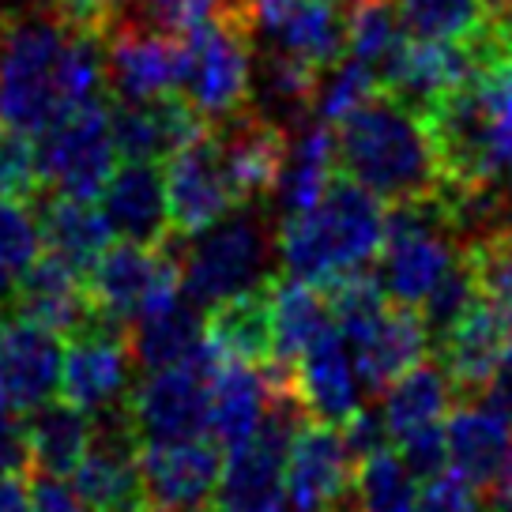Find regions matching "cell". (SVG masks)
I'll return each mask as SVG.
<instances>
[{
    "mask_svg": "<svg viewBox=\"0 0 512 512\" xmlns=\"http://www.w3.org/2000/svg\"><path fill=\"white\" fill-rule=\"evenodd\" d=\"M106 95L102 38L53 12H0V125L38 136Z\"/></svg>",
    "mask_w": 512,
    "mask_h": 512,
    "instance_id": "6da1fadb",
    "label": "cell"
},
{
    "mask_svg": "<svg viewBox=\"0 0 512 512\" xmlns=\"http://www.w3.org/2000/svg\"><path fill=\"white\" fill-rule=\"evenodd\" d=\"M336 162L384 204H403L441 189V162L422 113L388 91L369 95L336 125Z\"/></svg>",
    "mask_w": 512,
    "mask_h": 512,
    "instance_id": "7a4b0ae2",
    "label": "cell"
},
{
    "mask_svg": "<svg viewBox=\"0 0 512 512\" xmlns=\"http://www.w3.org/2000/svg\"><path fill=\"white\" fill-rule=\"evenodd\" d=\"M381 238V200L336 170L313 208L279 219V264L294 279L328 287L343 275L377 264Z\"/></svg>",
    "mask_w": 512,
    "mask_h": 512,
    "instance_id": "3957f363",
    "label": "cell"
},
{
    "mask_svg": "<svg viewBox=\"0 0 512 512\" xmlns=\"http://www.w3.org/2000/svg\"><path fill=\"white\" fill-rule=\"evenodd\" d=\"M279 226L268 204H241L208 230L181 241V294L200 309L253 290L275 275Z\"/></svg>",
    "mask_w": 512,
    "mask_h": 512,
    "instance_id": "277c9868",
    "label": "cell"
},
{
    "mask_svg": "<svg viewBox=\"0 0 512 512\" xmlns=\"http://www.w3.org/2000/svg\"><path fill=\"white\" fill-rule=\"evenodd\" d=\"M426 128L441 162L445 189L501 185L512 159V121L501 117L482 80H464L426 110Z\"/></svg>",
    "mask_w": 512,
    "mask_h": 512,
    "instance_id": "5b68a950",
    "label": "cell"
},
{
    "mask_svg": "<svg viewBox=\"0 0 512 512\" xmlns=\"http://www.w3.org/2000/svg\"><path fill=\"white\" fill-rule=\"evenodd\" d=\"M456 260H460V230L437 192L388 204L381 253H377V283L388 302L418 309L452 272Z\"/></svg>",
    "mask_w": 512,
    "mask_h": 512,
    "instance_id": "8992f818",
    "label": "cell"
},
{
    "mask_svg": "<svg viewBox=\"0 0 512 512\" xmlns=\"http://www.w3.org/2000/svg\"><path fill=\"white\" fill-rule=\"evenodd\" d=\"M253 61L256 34L253 19L241 12H223L185 34L181 83L177 91L200 110L204 121H219L226 113L253 102Z\"/></svg>",
    "mask_w": 512,
    "mask_h": 512,
    "instance_id": "52a82bcc",
    "label": "cell"
},
{
    "mask_svg": "<svg viewBox=\"0 0 512 512\" xmlns=\"http://www.w3.org/2000/svg\"><path fill=\"white\" fill-rule=\"evenodd\" d=\"M223 366V354L211 343L181 366L147 369L144 381H132L125 396L128 418L136 426L140 445L147 441H181L208 433L211 377Z\"/></svg>",
    "mask_w": 512,
    "mask_h": 512,
    "instance_id": "ba28073f",
    "label": "cell"
},
{
    "mask_svg": "<svg viewBox=\"0 0 512 512\" xmlns=\"http://www.w3.org/2000/svg\"><path fill=\"white\" fill-rule=\"evenodd\" d=\"M42 185L80 200L102 196L110 174L117 170V147L110 132V102L106 95L68 110L46 132L34 136Z\"/></svg>",
    "mask_w": 512,
    "mask_h": 512,
    "instance_id": "9c48e42d",
    "label": "cell"
},
{
    "mask_svg": "<svg viewBox=\"0 0 512 512\" xmlns=\"http://www.w3.org/2000/svg\"><path fill=\"white\" fill-rule=\"evenodd\" d=\"M181 241L185 238L170 234L162 245L121 241L106 249L87 275L91 305L132 324L147 309L177 298L181 294Z\"/></svg>",
    "mask_w": 512,
    "mask_h": 512,
    "instance_id": "30bf717a",
    "label": "cell"
},
{
    "mask_svg": "<svg viewBox=\"0 0 512 512\" xmlns=\"http://www.w3.org/2000/svg\"><path fill=\"white\" fill-rule=\"evenodd\" d=\"M72 490L87 512H151L140 471V437L125 400L95 411V441L72 471Z\"/></svg>",
    "mask_w": 512,
    "mask_h": 512,
    "instance_id": "8fae6325",
    "label": "cell"
},
{
    "mask_svg": "<svg viewBox=\"0 0 512 512\" xmlns=\"http://www.w3.org/2000/svg\"><path fill=\"white\" fill-rule=\"evenodd\" d=\"M136 354L128 343V324L91 305L80 328L68 336L61 369V396L83 411H106L132 388Z\"/></svg>",
    "mask_w": 512,
    "mask_h": 512,
    "instance_id": "7c38bea8",
    "label": "cell"
},
{
    "mask_svg": "<svg viewBox=\"0 0 512 512\" xmlns=\"http://www.w3.org/2000/svg\"><path fill=\"white\" fill-rule=\"evenodd\" d=\"M208 128L219 144L226 177L238 192V204H272V192L287 162L290 128L279 125L256 102L211 121Z\"/></svg>",
    "mask_w": 512,
    "mask_h": 512,
    "instance_id": "4fadbf2b",
    "label": "cell"
},
{
    "mask_svg": "<svg viewBox=\"0 0 512 512\" xmlns=\"http://www.w3.org/2000/svg\"><path fill=\"white\" fill-rule=\"evenodd\" d=\"M110 102V132L117 159L125 162H166L200 132L208 121L181 91H162L151 98H106Z\"/></svg>",
    "mask_w": 512,
    "mask_h": 512,
    "instance_id": "5bb4252c",
    "label": "cell"
},
{
    "mask_svg": "<svg viewBox=\"0 0 512 512\" xmlns=\"http://www.w3.org/2000/svg\"><path fill=\"white\" fill-rule=\"evenodd\" d=\"M166 204L177 238H192L241 208L211 128L166 159Z\"/></svg>",
    "mask_w": 512,
    "mask_h": 512,
    "instance_id": "9a60e30c",
    "label": "cell"
},
{
    "mask_svg": "<svg viewBox=\"0 0 512 512\" xmlns=\"http://www.w3.org/2000/svg\"><path fill=\"white\" fill-rule=\"evenodd\" d=\"M181 57H185V38L113 19L102 34L106 98H151L174 91L181 83Z\"/></svg>",
    "mask_w": 512,
    "mask_h": 512,
    "instance_id": "2e32d148",
    "label": "cell"
},
{
    "mask_svg": "<svg viewBox=\"0 0 512 512\" xmlns=\"http://www.w3.org/2000/svg\"><path fill=\"white\" fill-rule=\"evenodd\" d=\"M253 34L317 68H336L347 53V8L332 0H249Z\"/></svg>",
    "mask_w": 512,
    "mask_h": 512,
    "instance_id": "e0dca14e",
    "label": "cell"
},
{
    "mask_svg": "<svg viewBox=\"0 0 512 512\" xmlns=\"http://www.w3.org/2000/svg\"><path fill=\"white\" fill-rule=\"evenodd\" d=\"M140 471L155 509L204 505L223 479V445L204 433L181 441H147L140 445Z\"/></svg>",
    "mask_w": 512,
    "mask_h": 512,
    "instance_id": "ac0fdd59",
    "label": "cell"
},
{
    "mask_svg": "<svg viewBox=\"0 0 512 512\" xmlns=\"http://www.w3.org/2000/svg\"><path fill=\"white\" fill-rule=\"evenodd\" d=\"M64 343L31 320H0V403L34 411L61 392Z\"/></svg>",
    "mask_w": 512,
    "mask_h": 512,
    "instance_id": "d6986e66",
    "label": "cell"
},
{
    "mask_svg": "<svg viewBox=\"0 0 512 512\" xmlns=\"http://www.w3.org/2000/svg\"><path fill=\"white\" fill-rule=\"evenodd\" d=\"M512 320L490 298H479L448 336H441L430 351L456 388V400H482V392L494 381L501 358L509 351Z\"/></svg>",
    "mask_w": 512,
    "mask_h": 512,
    "instance_id": "ffe728a7",
    "label": "cell"
},
{
    "mask_svg": "<svg viewBox=\"0 0 512 512\" xmlns=\"http://www.w3.org/2000/svg\"><path fill=\"white\" fill-rule=\"evenodd\" d=\"M354 482V456L343 430L305 418L287 452V501L302 509H332Z\"/></svg>",
    "mask_w": 512,
    "mask_h": 512,
    "instance_id": "44dd1931",
    "label": "cell"
},
{
    "mask_svg": "<svg viewBox=\"0 0 512 512\" xmlns=\"http://www.w3.org/2000/svg\"><path fill=\"white\" fill-rule=\"evenodd\" d=\"M91 313L87 275L68 268L61 256L38 253L16 275V290L8 302V317L42 324L57 336H72Z\"/></svg>",
    "mask_w": 512,
    "mask_h": 512,
    "instance_id": "7402d4cb",
    "label": "cell"
},
{
    "mask_svg": "<svg viewBox=\"0 0 512 512\" xmlns=\"http://www.w3.org/2000/svg\"><path fill=\"white\" fill-rule=\"evenodd\" d=\"M102 215L121 241L162 245L174 234L166 204V170L159 162H125L102 189Z\"/></svg>",
    "mask_w": 512,
    "mask_h": 512,
    "instance_id": "603a6c76",
    "label": "cell"
},
{
    "mask_svg": "<svg viewBox=\"0 0 512 512\" xmlns=\"http://www.w3.org/2000/svg\"><path fill=\"white\" fill-rule=\"evenodd\" d=\"M208 343L226 362L264 366L275 358V275L253 290L204 309Z\"/></svg>",
    "mask_w": 512,
    "mask_h": 512,
    "instance_id": "cb8c5ba5",
    "label": "cell"
},
{
    "mask_svg": "<svg viewBox=\"0 0 512 512\" xmlns=\"http://www.w3.org/2000/svg\"><path fill=\"white\" fill-rule=\"evenodd\" d=\"M298 388L309 407V415L320 422H347V418L362 407L366 388L358 381V369L351 362V351L332 324L328 332H320L298 358Z\"/></svg>",
    "mask_w": 512,
    "mask_h": 512,
    "instance_id": "d4e9b609",
    "label": "cell"
},
{
    "mask_svg": "<svg viewBox=\"0 0 512 512\" xmlns=\"http://www.w3.org/2000/svg\"><path fill=\"white\" fill-rule=\"evenodd\" d=\"M31 208H34V219H38V234H42L46 253L61 256L64 264L76 268L80 275H91L98 256L110 249L106 215L91 208V200L46 189V185L38 189Z\"/></svg>",
    "mask_w": 512,
    "mask_h": 512,
    "instance_id": "484cf974",
    "label": "cell"
},
{
    "mask_svg": "<svg viewBox=\"0 0 512 512\" xmlns=\"http://www.w3.org/2000/svg\"><path fill=\"white\" fill-rule=\"evenodd\" d=\"M23 426H27L31 475H53V479L72 475L95 441V415L68 403L64 396L27 411Z\"/></svg>",
    "mask_w": 512,
    "mask_h": 512,
    "instance_id": "4316f807",
    "label": "cell"
},
{
    "mask_svg": "<svg viewBox=\"0 0 512 512\" xmlns=\"http://www.w3.org/2000/svg\"><path fill=\"white\" fill-rule=\"evenodd\" d=\"M128 343H132V354L144 369L181 366V362L196 358L200 347L208 343L204 309L189 302L185 294H177V298L155 305L144 317L132 320L128 324Z\"/></svg>",
    "mask_w": 512,
    "mask_h": 512,
    "instance_id": "83f0119b",
    "label": "cell"
},
{
    "mask_svg": "<svg viewBox=\"0 0 512 512\" xmlns=\"http://www.w3.org/2000/svg\"><path fill=\"white\" fill-rule=\"evenodd\" d=\"M384 422L392 430V441L400 445L403 437L430 430V426H445V418L456 407V388L448 381L437 358H422L403 373L400 381H392L381 392Z\"/></svg>",
    "mask_w": 512,
    "mask_h": 512,
    "instance_id": "f1b7e54d",
    "label": "cell"
},
{
    "mask_svg": "<svg viewBox=\"0 0 512 512\" xmlns=\"http://www.w3.org/2000/svg\"><path fill=\"white\" fill-rule=\"evenodd\" d=\"M336 170V128L328 125V121H320V117L317 121H305L290 136L287 162H283L279 185L272 192V204L279 211V219L313 208Z\"/></svg>",
    "mask_w": 512,
    "mask_h": 512,
    "instance_id": "f546056e",
    "label": "cell"
},
{
    "mask_svg": "<svg viewBox=\"0 0 512 512\" xmlns=\"http://www.w3.org/2000/svg\"><path fill=\"white\" fill-rule=\"evenodd\" d=\"M268 411V377L249 362H226L211 377V407L208 433L219 445L241 448L256 433L260 418Z\"/></svg>",
    "mask_w": 512,
    "mask_h": 512,
    "instance_id": "4dcf8cb0",
    "label": "cell"
},
{
    "mask_svg": "<svg viewBox=\"0 0 512 512\" xmlns=\"http://www.w3.org/2000/svg\"><path fill=\"white\" fill-rule=\"evenodd\" d=\"M445 441H448V467L464 475L471 486H482L494 479L497 464L512 441V426L479 400L456 403L452 415L445 418Z\"/></svg>",
    "mask_w": 512,
    "mask_h": 512,
    "instance_id": "1f68e13d",
    "label": "cell"
},
{
    "mask_svg": "<svg viewBox=\"0 0 512 512\" xmlns=\"http://www.w3.org/2000/svg\"><path fill=\"white\" fill-rule=\"evenodd\" d=\"M336 324L332 317V302L324 287L305 283L294 275H275V358L272 362H287L298 366L302 351Z\"/></svg>",
    "mask_w": 512,
    "mask_h": 512,
    "instance_id": "d6a6232c",
    "label": "cell"
},
{
    "mask_svg": "<svg viewBox=\"0 0 512 512\" xmlns=\"http://www.w3.org/2000/svg\"><path fill=\"white\" fill-rule=\"evenodd\" d=\"M415 475L407 471L396 448L373 452L362 464H354L351 505L354 512H415Z\"/></svg>",
    "mask_w": 512,
    "mask_h": 512,
    "instance_id": "836d02e7",
    "label": "cell"
},
{
    "mask_svg": "<svg viewBox=\"0 0 512 512\" xmlns=\"http://www.w3.org/2000/svg\"><path fill=\"white\" fill-rule=\"evenodd\" d=\"M486 16V0H400L403 27L418 42H464Z\"/></svg>",
    "mask_w": 512,
    "mask_h": 512,
    "instance_id": "e575fe53",
    "label": "cell"
},
{
    "mask_svg": "<svg viewBox=\"0 0 512 512\" xmlns=\"http://www.w3.org/2000/svg\"><path fill=\"white\" fill-rule=\"evenodd\" d=\"M38 189H42V174H38L34 136L0 125V196L31 204Z\"/></svg>",
    "mask_w": 512,
    "mask_h": 512,
    "instance_id": "d590c367",
    "label": "cell"
},
{
    "mask_svg": "<svg viewBox=\"0 0 512 512\" xmlns=\"http://www.w3.org/2000/svg\"><path fill=\"white\" fill-rule=\"evenodd\" d=\"M38 253H42V234L34 208L27 200L0 196V264L19 275Z\"/></svg>",
    "mask_w": 512,
    "mask_h": 512,
    "instance_id": "8d00e7d4",
    "label": "cell"
},
{
    "mask_svg": "<svg viewBox=\"0 0 512 512\" xmlns=\"http://www.w3.org/2000/svg\"><path fill=\"white\" fill-rule=\"evenodd\" d=\"M482 494L456 471H441L422 482L415 497V512H479Z\"/></svg>",
    "mask_w": 512,
    "mask_h": 512,
    "instance_id": "74e56055",
    "label": "cell"
},
{
    "mask_svg": "<svg viewBox=\"0 0 512 512\" xmlns=\"http://www.w3.org/2000/svg\"><path fill=\"white\" fill-rule=\"evenodd\" d=\"M339 430H343V441H347V448H351L354 464H362V460L373 456V452L396 448L381 407H366V403H362L347 422H339Z\"/></svg>",
    "mask_w": 512,
    "mask_h": 512,
    "instance_id": "f35d334b",
    "label": "cell"
},
{
    "mask_svg": "<svg viewBox=\"0 0 512 512\" xmlns=\"http://www.w3.org/2000/svg\"><path fill=\"white\" fill-rule=\"evenodd\" d=\"M396 448H400V460L407 464V471H411L418 482H426V479H433V475L448 471L445 426H430V430L415 433V437H403Z\"/></svg>",
    "mask_w": 512,
    "mask_h": 512,
    "instance_id": "ab89813d",
    "label": "cell"
},
{
    "mask_svg": "<svg viewBox=\"0 0 512 512\" xmlns=\"http://www.w3.org/2000/svg\"><path fill=\"white\" fill-rule=\"evenodd\" d=\"M121 4H125V0H46V8L57 19H64V23L76 27V31L98 34V38H102L106 27L117 19Z\"/></svg>",
    "mask_w": 512,
    "mask_h": 512,
    "instance_id": "60d3db41",
    "label": "cell"
},
{
    "mask_svg": "<svg viewBox=\"0 0 512 512\" xmlns=\"http://www.w3.org/2000/svg\"><path fill=\"white\" fill-rule=\"evenodd\" d=\"M31 452H27V426L23 411L0 403V475H27Z\"/></svg>",
    "mask_w": 512,
    "mask_h": 512,
    "instance_id": "b9f144b4",
    "label": "cell"
},
{
    "mask_svg": "<svg viewBox=\"0 0 512 512\" xmlns=\"http://www.w3.org/2000/svg\"><path fill=\"white\" fill-rule=\"evenodd\" d=\"M31 512H87L80 494L64 486L53 475H34L31 479Z\"/></svg>",
    "mask_w": 512,
    "mask_h": 512,
    "instance_id": "7bdbcfd3",
    "label": "cell"
},
{
    "mask_svg": "<svg viewBox=\"0 0 512 512\" xmlns=\"http://www.w3.org/2000/svg\"><path fill=\"white\" fill-rule=\"evenodd\" d=\"M482 512H512V441L497 464L494 479L482 486Z\"/></svg>",
    "mask_w": 512,
    "mask_h": 512,
    "instance_id": "ee69618b",
    "label": "cell"
},
{
    "mask_svg": "<svg viewBox=\"0 0 512 512\" xmlns=\"http://www.w3.org/2000/svg\"><path fill=\"white\" fill-rule=\"evenodd\" d=\"M479 80H482V87H486V95L494 98V106L501 110V117L512 121V57L497 64L494 72L479 76Z\"/></svg>",
    "mask_w": 512,
    "mask_h": 512,
    "instance_id": "f6af8a7d",
    "label": "cell"
},
{
    "mask_svg": "<svg viewBox=\"0 0 512 512\" xmlns=\"http://www.w3.org/2000/svg\"><path fill=\"white\" fill-rule=\"evenodd\" d=\"M0 512H31V482L23 475H0Z\"/></svg>",
    "mask_w": 512,
    "mask_h": 512,
    "instance_id": "bcb514c9",
    "label": "cell"
},
{
    "mask_svg": "<svg viewBox=\"0 0 512 512\" xmlns=\"http://www.w3.org/2000/svg\"><path fill=\"white\" fill-rule=\"evenodd\" d=\"M12 290H16V272L0 264V313L8 317V302H12Z\"/></svg>",
    "mask_w": 512,
    "mask_h": 512,
    "instance_id": "7dc6e473",
    "label": "cell"
},
{
    "mask_svg": "<svg viewBox=\"0 0 512 512\" xmlns=\"http://www.w3.org/2000/svg\"><path fill=\"white\" fill-rule=\"evenodd\" d=\"M505 200H509V211H512V159L505 166Z\"/></svg>",
    "mask_w": 512,
    "mask_h": 512,
    "instance_id": "c3c4849f",
    "label": "cell"
},
{
    "mask_svg": "<svg viewBox=\"0 0 512 512\" xmlns=\"http://www.w3.org/2000/svg\"><path fill=\"white\" fill-rule=\"evenodd\" d=\"M166 512H223L219 505H189V509H166Z\"/></svg>",
    "mask_w": 512,
    "mask_h": 512,
    "instance_id": "681fc988",
    "label": "cell"
},
{
    "mask_svg": "<svg viewBox=\"0 0 512 512\" xmlns=\"http://www.w3.org/2000/svg\"><path fill=\"white\" fill-rule=\"evenodd\" d=\"M486 8H490V12H509L512 0H486Z\"/></svg>",
    "mask_w": 512,
    "mask_h": 512,
    "instance_id": "f907efd6",
    "label": "cell"
},
{
    "mask_svg": "<svg viewBox=\"0 0 512 512\" xmlns=\"http://www.w3.org/2000/svg\"><path fill=\"white\" fill-rule=\"evenodd\" d=\"M290 512H332V509H302V505H290Z\"/></svg>",
    "mask_w": 512,
    "mask_h": 512,
    "instance_id": "816d5d0a",
    "label": "cell"
},
{
    "mask_svg": "<svg viewBox=\"0 0 512 512\" xmlns=\"http://www.w3.org/2000/svg\"><path fill=\"white\" fill-rule=\"evenodd\" d=\"M332 4H343V8H351L354 0H332Z\"/></svg>",
    "mask_w": 512,
    "mask_h": 512,
    "instance_id": "f5cc1de1",
    "label": "cell"
},
{
    "mask_svg": "<svg viewBox=\"0 0 512 512\" xmlns=\"http://www.w3.org/2000/svg\"><path fill=\"white\" fill-rule=\"evenodd\" d=\"M505 16H509V23H512V8H509V12H505Z\"/></svg>",
    "mask_w": 512,
    "mask_h": 512,
    "instance_id": "db71d44e",
    "label": "cell"
}]
</instances>
